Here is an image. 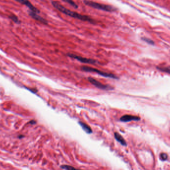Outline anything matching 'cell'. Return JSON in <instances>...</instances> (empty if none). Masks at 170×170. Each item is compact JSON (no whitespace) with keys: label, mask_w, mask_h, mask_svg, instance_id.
<instances>
[{"label":"cell","mask_w":170,"mask_h":170,"mask_svg":"<svg viewBox=\"0 0 170 170\" xmlns=\"http://www.w3.org/2000/svg\"><path fill=\"white\" fill-rule=\"evenodd\" d=\"M52 4L55 8L56 9L59 11L62 12V13L68 16H70L71 17H72L73 18L77 19L83 21H88V22L92 23L93 22V20L89 16H85V15H81L80 14L77 13L71 10H68L65 8L64 6H63L62 5H61L58 2L53 1L52 2Z\"/></svg>","instance_id":"6da1fadb"},{"label":"cell","mask_w":170,"mask_h":170,"mask_svg":"<svg viewBox=\"0 0 170 170\" xmlns=\"http://www.w3.org/2000/svg\"><path fill=\"white\" fill-rule=\"evenodd\" d=\"M84 3L85 5L88 6L89 7H92L93 8L98 9V10H102L104 11H115L116 9L113 6L110 5H105L102 4L98 3L97 2H93L89 0H84Z\"/></svg>","instance_id":"7a4b0ae2"},{"label":"cell","mask_w":170,"mask_h":170,"mask_svg":"<svg viewBox=\"0 0 170 170\" xmlns=\"http://www.w3.org/2000/svg\"><path fill=\"white\" fill-rule=\"evenodd\" d=\"M81 69L86 72H96L97 74H98L99 75H101V76H103V77L110 78V79H118V77L113 74L101 71V70H98V69H95V68H93V67L84 66L83 67H81Z\"/></svg>","instance_id":"3957f363"},{"label":"cell","mask_w":170,"mask_h":170,"mask_svg":"<svg viewBox=\"0 0 170 170\" xmlns=\"http://www.w3.org/2000/svg\"><path fill=\"white\" fill-rule=\"evenodd\" d=\"M88 79L91 84L100 89L105 90H111L114 89L113 87L111 86L110 85H108V84H101L100 82L98 81V80L95 79L93 78H92V77H88Z\"/></svg>","instance_id":"277c9868"},{"label":"cell","mask_w":170,"mask_h":170,"mask_svg":"<svg viewBox=\"0 0 170 170\" xmlns=\"http://www.w3.org/2000/svg\"><path fill=\"white\" fill-rule=\"evenodd\" d=\"M67 56H68L69 57L77 59V61H79L82 63H84V64H95L97 63V61H96L95 59H87V58L83 57L80 56H77L76 54H67Z\"/></svg>","instance_id":"5b68a950"},{"label":"cell","mask_w":170,"mask_h":170,"mask_svg":"<svg viewBox=\"0 0 170 170\" xmlns=\"http://www.w3.org/2000/svg\"><path fill=\"white\" fill-rule=\"evenodd\" d=\"M140 120V118L138 116L128 114L124 115L120 118V121L123 122H128L131 121H137Z\"/></svg>","instance_id":"8992f818"},{"label":"cell","mask_w":170,"mask_h":170,"mask_svg":"<svg viewBox=\"0 0 170 170\" xmlns=\"http://www.w3.org/2000/svg\"><path fill=\"white\" fill-rule=\"evenodd\" d=\"M16 1L28 7V8L30 9V11L35 12V13L38 14L39 13V10H38V9H36L35 7H34L29 1H28V0H16Z\"/></svg>","instance_id":"52a82bcc"},{"label":"cell","mask_w":170,"mask_h":170,"mask_svg":"<svg viewBox=\"0 0 170 170\" xmlns=\"http://www.w3.org/2000/svg\"><path fill=\"white\" fill-rule=\"evenodd\" d=\"M30 15L33 19H34L35 20H36V21H39L40 22L44 24H47V21L46 20H45L41 16H39V15H38V13H36L30 11Z\"/></svg>","instance_id":"ba28073f"},{"label":"cell","mask_w":170,"mask_h":170,"mask_svg":"<svg viewBox=\"0 0 170 170\" xmlns=\"http://www.w3.org/2000/svg\"><path fill=\"white\" fill-rule=\"evenodd\" d=\"M115 137L116 139V140L120 143V144L122 145L123 146H126L127 145L125 140L118 133H115Z\"/></svg>","instance_id":"9c48e42d"},{"label":"cell","mask_w":170,"mask_h":170,"mask_svg":"<svg viewBox=\"0 0 170 170\" xmlns=\"http://www.w3.org/2000/svg\"><path fill=\"white\" fill-rule=\"evenodd\" d=\"M79 124H80L81 127L82 128V129L84 130V131H85L87 133V134H92L93 133L91 128L90 127V126H89L88 125L86 124L85 123L81 122V121H79Z\"/></svg>","instance_id":"30bf717a"},{"label":"cell","mask_w":170,"mask_h":170,"mask_svg":"<svg viewBox=\"0 0 170 170\" xmlns=\"http://www.w3.org/2000/svg\"><path fill=\"white\" fill-rule=\"evenodd\" d=\"M157 69L162 72H166L167 74H170V66H165V67H157Z\"/></svg>","instance_id":"8fae6325"},{"label":"cell","mask_w":170,"mask_h":170,"mask_svg":"<svg viewBox=\"0 0 170 170\" xmlns=\"http://www.w3.org/2000/svg\"><path fill=\"white\" fill-rule=\"evenodd\" d=\"M62 1H63V2L67 3L69 4V5H70L71 6L75 9H77L78 8V5L74 2L73 0H62Z\"/></svg>","instance_id":"7c38bea8"},{"label":"cell","mask_w":170,"mask_h":170,"mask_svg":"<svg viewBox=\"0 0 170 170\" xmlns=\"http://www.w3.org/2000/svg\"><path fill=\"white\" fill-rule=\"evenodd\" d=\"M9 18H10L11 20L13 21H14L15 23H16V24H20V21L18 20V18L17 17V16H16L15 15H12L10 16H9Z\"/></svg>","instance_id":"4fadbf2b"},{"label":"cell","mask_w":170,"mask_h":170,"mask_svg":"<svg viewBox=\"0 0 170 170\" xmlns=\"http://www.w3.org/2000/svg\"><path fill=\"white\" fill-rule=\"evenodd\" d=\"M61 168L64 170H76V169L74 167H72L71 166L68 165H62L61 166Z\"/></svg>","instance_id":"5bb4252c"},{"label":"cell","mask_w":170,"mask_h":170,"mask_svg":"<svg viewBox=\"0 0 170 170\" xmlns=\"http://www.w3.org/2000/svg\"><path fill=\"white\" fill-rule=\"evenodd\" d=\"M160 159L162 161H166L168 159V155H167V154L166 153H161V154L160 155Z\"/></svg>","instance_id":"9a60e30c"},{"label":"cell","mask_w":170,"mask_h":170,"mask_svg":"<svg viewBox=\"0 0 170 170\" xmlns=\"http://www.w3.org/2000/svg\"><path fill=\"white\" fill-rule=\"evenodd\" d=\"M142 39L143 41L148 43V44H151V45H153L154 44V41L151 40V39H149L148 38H144H144H142Z\"/></svg>","instance_id":"2e32d148"}]
</instances>
